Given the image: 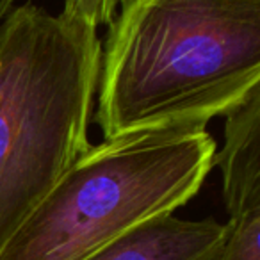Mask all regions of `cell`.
Segmentation results:
<instances>
[{"instance_id": "1", "label": "cell", "mask_w": 260, "mask_h": 260, "mask_svg": "<svg viewBox=\"0 0 260 260\" xmlns=\"http://www.w3.org/2000/svg\"><path fill=\"white\" fill-rule=\"evenodd\" d=\"M260 87V0H128L102 41L104 139L207 128Z\"/></svg>"}, {"instance_id": "2", "label": "cell", "mask_w": 260, "mask_h": 260, "mask_svg": "<svg viewBox=\"0 0 260 260\" xmlns=\"http://www.w3.org/2000/svg\"><path fill=\"white\" fill-rule=\"evenodd\" d=\"M102 40L30 2L0 25V251L89 148Z\"/></svg>"}, {"instance_id": "3", "label": "cell", "mask_w": 260, "mask_h": 260, "mask_svg": "<svg viewBox=\"0 0 260 260\" xmlns=\"http://www.w3.org/2000/svg\"><path fill=\"white\" fill-rule=\"evenodd\" d=\"M207 128L138 130L91 145L0 251V260H84L130 228L175 214L214 168Z\"/></svg>"}, {"instance_id": "4", "label": "cell", "mask_w": 260, "mask_h": 260, "mask_svg": "<svg viewBox=\"0 0 260 260\" xmlns=\"http://www.w3.org/2000/svg\"><path fill=\"white\" fill-rule=\"evenodd\" d=\"M224 237L226 223L212 217L164 214L126 230L84 260H217Z\"/></svg>"}, {"instance_id": "5", "label": "cell", "mask_w": 260, "mask_h": 260, "mask_svg": "<svg viewBox=\"0 0 260 260\" xmlns=\"http://www.w3.org/2000/svg\"><path fill=\"white\" fill-rule=\"evenodd\" d=\"M228 217L260 209V87L224 116V143L216 150Z\"/></svg>"}, {"instance_id": "6", "label": "cell", "mask_w": 260, "mask_h": 260, "mask_svg": "<svg viewBox=\"0 0 260 260\" xmlns=\"http://www.w3.org/2000/svg\"><path fill=\"white\" fill-rule=\"evenodd\" d=\"M217 260H260V209L228 217Z\"/></svg>"}, {"instance_id": "7", "label": "cell", "mask_w": 260, "mask_h": 260, "mask_svg": "<svg viewBox=\"0 0 260 260\" xmlns=\"http://www.w3.org/2000/svg\"><path fill=\"white\" fill-rule=\"evenodd\" d=\"M128 0H64L61 15L98 30L107 27Z\"/></svg>"}, {"instance_id": "8", "label": "cell", "mask_w": 260, "mask_h": 260, "mask_svg": "<svg viewBox=\"0 0 260 260\" xmlns=\"http://www.w3.org/2000/svg\"><path fill=\"white\" fill-rule=\"evenodd\" d=\"M16 0H0V25L4 23V20L8 18V15L16 8Z\"/></svg>"}]
</instances>
